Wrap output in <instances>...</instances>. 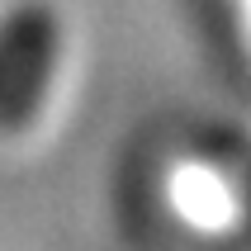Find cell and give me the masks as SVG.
Segmentation results:
<instances>
[{"mask_svg": "<svg viewBox=\"0 0 251 251\" xmlns=\"http://www.w3.org/2000/svg\"><path fill=\"white\" fill-rule=\"evenodd\" d=\"M57 19L43 5H24L0 24V133L24 128L52 76Z\"/></svg>", "mask_w": 251, "mask_h": 251, "instance_id": "cell-1", "label": "cell"}]
</instances>
